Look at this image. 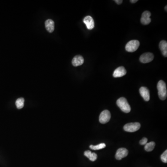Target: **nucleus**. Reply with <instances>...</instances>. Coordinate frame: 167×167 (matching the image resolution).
<instances>
[{
    "mask_svg": "<svg viewBox=\"0 0 167 167\" xmlns=\"http://www.w3.org/2000/svg\"><path fill=\"white\" fill-rule=\"evenodd\" d=\"M158 94L160 99L164 100L166 99L167 96V87L165 83L163 80H161L159 81L157 85Z\"/></svg>",
    "mask_w": 167,
    "mask_h": 167,
    "instance_id": "obj_1",
    "label": "nucleus"
},
{
    "mask_svg": "<svg viewBox=\"0 0 167 167\" xmlns=\"http://www.w3.org/2000/svg\"><path fill=\"white\" fill-rule=\"evenodd\" d=\"M116 104L124 112L128 113L131 111V108L130 104H129L127 99L125 98L122 97L119 98L116 101Z\"/></svg>",
    "mask_w": 167,
    "mask_h": 167,
    "instance_id": "obj_2",
    "label": "nucleus"
},
{
    "mask_svg": "<svg viewBox=\"0 0 167 167\" xmlns=\"http://www.w3.org/2000/svg\"><path fill=\"white\" fill-rule=\"evenodd\" d=\"M140 42L137 40H132L127 43L125 46V49L128 52H134L138 48Z\"/></svg>",
    "mask_w": 167,
    "mask_h": 167,
    "instance_id": "obj_3",
    "label": "nucleus"
},
{
    "mask_svg": "<svg viewBox=\"0 0 167 167\" xmlns=\"http://www.w3.org/2000/svg\"><path fill=\"white\" fill-rule=\"evenodd\" d=\"M140 127L141 125L139 123H131L125 125L124 129L127 132H134L139 130Z\"/></svg>",
    "mask_w": 167,
    "mask_h": 167,
    "instance_id": "obj_4",
    "label": "nucleus"
},
{
    "mask_svg": "<svg viewBox=\"0 0 167 167\" xmlns=\"http://www.w3.org/2000/svg\"><path fill=\"white\" fill-rule=\"evenodd\" d=\"M111 115L110 112L108 110H104L101 113L99 116V122L102 124H105L108 123L110 120Z\"/></svg>",
    "mask_w": 167,
    "mask_h": 167,
    "instance_id": "obj_5",
    "label": "nucleus"
},
{
    "mask_svg": "<svg viewBox=\"0 0 167 167\" xmlns=\"http://www.w3.org/2000/svg\"><path fill=\"white\" fill-rule=\"evenodd\" d=\"M154 56L151 53H146L141 55L140 57V61L143 63L150 62L154 59Z\"/></svg>",
    "mask_w": 167,
    "mask_h": 167,
    "instance_id": "obj_6",
    "label": "nucleus"
},
{
    "mask_svg": "<svg viewBox=\"0 0 167 167\" xmlns=\"http://www.w3.org/2000/svg\"><path fill=\"white\" fill-rule=\"evenodd\" d=\"M150 16L151 13L148 11H144V12L142 13L141 18V22L142 24L147 25L151 22L152 20L150 18Z\"/></svg>",
    "mask_w": 167,
    "mask_h": 167,
    "instance_id": "obj_7",
    "label": "nucleus"
},
{
    "mask_svg": "<svg viewBox=\"0 0 167 167\" xmlns=\"http://www.w3.org/2000/svg\"><path fill=\"white\" fill-rule=\"evenodd\" d=\"M128 155V151L127 149L124 148L119 149L116 151V154L115 155L116 159L118 160H120L123 158H125Z\"/></svg>",
    "mask_w": 167,
    "mask_h": 167,
    "instance_id": "obj_8",
    "label": "nucleus"
},
{
    "mask_svg": "<svg viewBox=\"0 0 167 167\" xmlns=\"http://www.w3.org/2000/svg\"><path fill=\"white\" fill-rule=\"evenodd\" d=\"M84 23L86 26L87 29L92 30L94 28V22L91 16H87L83 20Z\"/></svg>",
    "mask_w": 167,
    "mask_h": 167,
    "instance_id": "obj_9",
    "label": "nucleus"
},
{
    "mask_svg": "<svg viewBox=\"0 0 167 167\" xmlns=\"http://www.w3.org/2000/svg\"><path fill=\"white\" fill-rule=\"evenodd\" d=\"M127 71L124 67H120L115 69L113 73V76L114 77H120L126 75Z\"/></svg>",
    "mask_w": 167,
    "mask_h": 167,
    "instance_id": "obj_10",
    "label": "nucleus"
},
{
    "mask_svg": "<svg viewBox=\"0 0 167 167\" xmlns=\"http://www.w3.org/2000/svg\"><path fill=\"white\" fill-rule=\"evenodd\" d=\"M141 95L145 101H149L150 99L149 92L148 88L145 87H141L139 89Z\"/></svg>",
    "mask_w": 167,
    "mask_h": 167,
    "instance_id": "obj_11",
    "label": "nucleus"
},
{
    "mask_svg": "<svg viewBox=\"0 0 167 167\" xmlns=\"http://www.w3.org/2000/svg\"><path fill=\"white\" fill-rule=\"evenodd\" d=\"M84 62L83 57L81 55H77L72 60V64L74 67H78L82 65Z\"/></svg>",
    "mask_w": 167,
    "mask_h": 167,
    "instance_id": "obj_12",
    "label": "nucleus"
},
{
    "mask_svg": "<svg viewBox=\"0 0 167 167\" xmlns=\"http://www.w3.org/2000/svg\"><path fill=\"white\" fill-rule=\"evenodd\" d=\"M45 27L47 31L52 33L55 30V22L51 19H48L45 22Z\"/></svg>",
    "mask_w": 167,
    "mask_h": 167,
    "instance_id": "obj_13",
    "label": "nucleus"
},
{
    "mask_svg": "<svg viewBox=\"0 0 167 167\" xmlns=\"http://www.w3.org/2000/svg\"><path fill=\"white\" fill-rule=\"evenodd\" d=\"M159 48L164 57H167V42L165 40H162L159 44Z\"/></svg>",
    "mask_w": 167,
    "mask_h": 167,
    "instance_id": "obj_14",
    "label": "nucleus"
},
{
    "mask_svg": "<svg viewBox=\"0 0 167 167\" xmlns=\"http://www.w3.org/2000/svg\"><path fill=\"white\" fill-rule=\"evenodd\" d=\"M84 155L87 158H88L90 161H92V162L96 161L97 160V158H98L97 155L95 153L92 152L90 150L86 151L84 152Z\"/></svg>",
    "mask_w": 167,
    "mask_h": 167,
    "instance_id": "obj_15",
    "label": "nucleus"
},
{
    "mask_svg": "<svg viewBox=\"0 0 167 167\" xmlns=\"http://www.w3.org/2000/svg\"><path fill=\"white\" fill-rule=\"evenodd\" d=\"M155 143L154 142H151L150 143H147L145 145L144 149L147 152H150L152 151L155 148Z\"/></svg>",
    "mask_w": 167,
    "mask_h": 167,
    "instance_id": "obj_16",
    "label": "nucleus"
},
{
    "mask_svg": "<svg viewBox=\"0 0 167 167\" xmlns=\"http://www.w3.org/2000/svg\"><path fill=\"white\" fill-rule=\"evenodd\" d=\"M15 104L18 109H22L24 105V99L22 98H18L16 101Z\"/></svg>",
    "mask_w": 167,
    "mask_h": 167,
    "instance_id": "obj_17",
    "label": "nucleus"
},
{
    "mask_svg": "<svg viewBox=\"0 0 167 167\" xmlns=\"http://www.w3.org/2000/svg\"><path fill=\"white\" fill-rule=\"evenodd\" d=\"M105 147H106V145L104 143H100L97 145H91L90 146V149H93V150H99L101 149H104V148H105Z\"/></svg>",
    "mask_w": 167,
    "mask_h": 167,
    "instance_id": "obj_18",
    "label": "nucleus"
},
{
    "mask_svg": "<svg viewBox=\"0 0 167 167\" xmlns=\"http://www.w3.org/2000/svg\"><path fill=\"white\" fill-rule=\"evenodd\" d=\"M161 160L164 162L167 163V150H166L163 153V154L161 155Z\"/></svg>",
    "mask_w": 167,
    "mask_h": 167,
    "instance_id": "obj_19",
    "label": "nucleus"
},
{
    "mask_svg": "<svg viewBox=\"0 0 167 167\" xmlns=\"http://www.w3.org/2000/svg\"><path fill=\"white\" fill-rule=\"evenodd\" d=\"M148 142V139L146 137H144L140 141V144L141 145H145Z\"/></svg>",
    "mask_w": 167,
    "mask_h": 167,
    "instance_id": "obj_20",
    "label": "nucleus"
},
{
    "mask_svg": "<svg viewBox=\"0 0 167 167\" xmlns=\"http://www.w3.org/2000/svg\"><path fill=\"white\" fill-rule=\"evenodd\" d=\"M115 3H116V4H118L119 5H120L122 3L123 1L122 0H115L114 1Z\"/></svg>",
    "mask_w": 167,
    "mask_h": 167,
    "instance_id": "obj_21",
    "label": "nucleus"
},
{
    "mask_svg": "<svg viewBox=\"0 0 167 167\" xmlns=\"http://www.w3.org/2000/svg\"><path fill=\"white\" fill-rule=\"evenodd\" d=\"M137 1H138L137 0H131L130 1V2L132 3H137Z\"/></svg>",
    "mask_w": 167,
    "mask_h": 167,
    "instance_id": "obj_22",
    "label": "nucleus"
},
{
    "mask_svg": "<svg viewBox=\"0 0 167 167\" xmlns=\"http://www.w3.org/2000/svg\"><path fill=\"white\" fill-rule=\"evenodd\" d=\"M167 6H165V10H166V11H167Z\"/></svg>",
    "mask_w": 167,
    "mask_h": 167,
    "instance_id": "obj_23",
    "label": "nucleus"
}]
</instances>
